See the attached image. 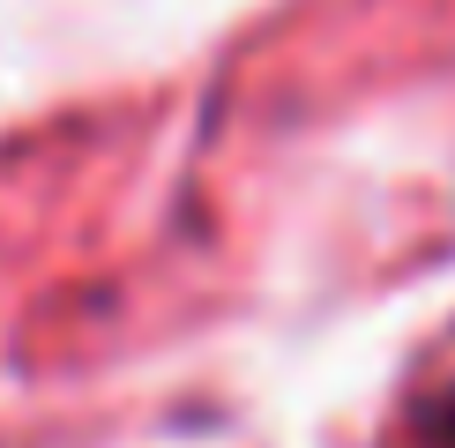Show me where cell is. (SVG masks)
Returning a JSON list of instances; mask_svg holds the SVG:
<instances>
[]
</instances>
